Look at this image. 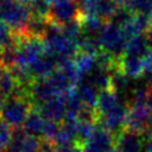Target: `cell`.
I'll use <instances>...</instances> for the list:
<instances>
[{
	"mask_svg": "<svg viewBox=\"0 0 152 152\" xmlns=\"http://www.w3.org/2000/svg\"><path fill=\"white\" fill-rule=\"evenodd\" d=\"M34 104L27 95L12 96L4 100L0 116L13 128L23 127Z\"/></svg>",
	"mask_w": 152,
	"mask_h": 152,
	"instance_id": "cell-1",
	"label": "cell"
},
{
	"mask_svg": "<svg viewBox=\"0 0 152 152\" xmlns=\"http://www.w3.org/2000/svg\"><path fill=\"white\" fill-rule=\"evenodd\" d=\"M28 5L18 0H0V20L11 26L14 34L23 33L32 17Z\"/></svg>",
	"mask_w": 152,
	"mask_h": 152,
	"instance_id": "cell-2",
	"label": "cell"
},
{
	"mask_svg": "<svg viewBox=\"0 0 152 152\" xmlns=\"http://www.w3.org/2000/svg\"><path fill=\"white\" fill-rule=\"evenodd\" d=\"M99 40L102 50L112 53L115 58L120 59L125 55L128 38L124 33L120 25L114 21H106L100 34Z\"/></svg>",
	"mask_w": 152,
	"mask_h": 152,
	"instance_id": "cell-3",
	"label": "cell"
},
{
	"mask_svg": "<svg viewBox=\"0 0 152 152\" xmlns=\"http://www.w3.org/2000/svg\"><path fill=\"white\" fill-rule=\"evenodd\" d=\"M48 19L58 25L81 19V11L77 0H55L51 4Z\"/></svg>",
	"mask_w": 152,
	"mask_h": 152,
	"instance_id": "cell-4",
	"label": "cell"
},
{
	"mask_svg": "<svg viewBox=\"0 0 152 152\" xmlns=\"http://www.w3.org/2000/svg\"><path fill=\"white\" fill-rule=\"evenodd\" d=\"M115 147V134L97 122L94 134L81 145L82 152H110Z\"/></svg>",
	"mask_w": 152,
	"mask_h": 152,
	"instance_id": "cell-5",
	"label": "cell"
},
{
	"mask_svg": "<svg viewBox=\"0 0 152 152\" xmlns=\"http://www.w3.org/2000/svg\"><path fill=\"white\" fill-rule=\"evenodd\" d=\"M128 109H129V106L122 102L113 110L103 115H100L97 118V122L116 135L120 131L125 128V122H126V118L128 114Z\"/></svg>",
	"mask_w": 152,
	"mask_h": 152,
	"instance_id": "cell-6",
	"label": "cell"
},
{
	"mask_svg": "<svg viewBox=\"0 0 152 152\" xmlns=\"http://www.w3.org/2000/svg\"><path fill=\"white\" fill-rule=\"evenodd\" d=\"M145 137L142 133L124 128L115 135V147L120 152H142Z\"/></svg>",
	"mask_w": 152,
	"mask_h": 152,
	"instance_id": "cell-7",
	"label": "cell"
},
{
	"mask_svg": "<svg viewBox=\"0 0 152 152\" xmlns=\"http://www.w3.org/2000/svg\"><path fill=\"white\" fill-rule=\"evenodd\" d=\"M150 108L147 104H134L129 106L128 114L125 122V128L135 131L139 133H145L147 129V122L150 119Z\"/></svg>",
	"mask_w": 152,
	"mask_h": 152,
	"instance_id": "cell-8",
	"label": "cell"
},
{
	"mask_svg": "<svg viewBox=\"0 0 152 152\" xmlns=\"http://www.w3.org/2000/svg\"><path fill=\"white\" fill-rule=\"evenodd\" d=\"M66 95L68 94L57 95L38 106L43 116L48 120L62 122L66 114Z\"/></svg>",
	"mask_w": 152,
	"mask_h": 152,
	"instance_id": "cell-9",
	"label": "cell"
},
{
	"mask_svg": "<svg viewBox=\"0 0 152 152\" xmlns=\"http://www.w3.org/2000/svg\"><path fill=\"white\" fill-rule=\"evenodd\" d=\"M118 68L125 75H127L129 78H133V80H138V78H140L142 76V74H145L142 58L141 57H137V56L124 55L119 59Z\"/></svg>",
	"mask_w": 152,
	"mask_h": 152,
	"instance_id": "cell-10",
	"label": "cell"
},
{
	"mask_svg": "<svg viewBox=\"0 0 152 152\" xmlns=\"http://www.w3.org/2000/svg\"><path fill=\"white\" fill-rule=\"evenodd\" d=\"M150 27L151 26H150L148 15L144 13H134L133 17L127 23L121 25V28L128 39L134 36L142 34V32H146Z\"/></svg>",
	"mask_w": 152,
	"mask_h": 152,
	"instance_id": "cell-11",
	"label": "cell"
},
{
	"mask_svg": "<svg viewBox=\"0 0 152 152\" xmlns=\"http://www.w3.org/2000/svg\"><path fill=\"white\" fill-rule=\"evenodd\" d=\"M121 103H122V101L120 99V95L115 90L107 89V90L100 91L97 104H96V108H95L96 113H97V118L100 115H103V114L113 110L114 108H116Z\"/></svg>",
	"mask_w": 152,
	"mask_h": 152,
	"instance_id": "cell-12",
	"label": "cell"
},
{
	"mask_svg": "<svg viewBox=\"0 0 152 152\" xmlns=\"http://www.w3.org/2000/svg\"><path fill=\"white\" fill-rule=\"evenodd\" d=\"M45 124H46V119L43 116V114L40 113L38 107L34 106L33 109L31 110V113L28 114L26 121L24 122L23 128L26 131V133H28L31 135L43 137Z\"/></svg>",
	"mask_w": 152,
	"mask_h": 152,
	"instance_id": "cell-13",
	"label": "cell"
},
{
	"mask_svg": "<svg viewBox=\"0 0 152 152\" xmlns=\"http://www.w3.org/2000/svg\"><path fill=\"white\" fill-rule=\"evenodd\" d=\"M76 89H77V93L80 94V96H81V99L86 106L91 107V108H96L100 90L94 84H91L88 81H81L76 84Z\"/></svg>",
	"mask_w": 152,
	"mask_h": 152,
	"instance_id": "cell-14",
	"label": "cell"
},
{
	"mask_svg": "<svg viewBox=\"0 0 152 152\" xmlns=\"http://www.w3.org/2000/svg\"><path fill=\"white\" fill-rule=\"evenodd\" d=\"M150 43L147 40L146 34H139V36H134L132 38L128 39L127 45H126V50H125V55L128 56H137V57H141L148 51L150 49Z\"/></svg>",
	"mask_w": 152,
	"mask_h": 152,
	"instance_id": "cell-15",
	"label": "cell"
},
{
	"mask_svg": "<svg viewBox=\"0 0 152 152\" xmlns=\"http://www.w3.org/2000/svg\"><path fill=\"white\" fill-rule=\"evenodd\" d=\"M129 77L125 75L119 68L112 71V89L115 90L119 95L124 93H129Z\"/></svg>",
	"mask_w": 152,
	"mask_h": 152,
	"instance_id": "cell-16",
	"label": "cell"
},
{
	"mask_svg": "<svg viewBox=\"0 0 152 152\" xmlns=\"http://www.w3.org/2000/svg\"><path fill=\"white\" fill-rule=\"evenodd\" d=\"M28 133H26V131L23 127H18V128H13V135L12 139L8 144V146L6 147V150L4 152H20L21 147L24 145V141L26 139Z\"/></svg>",
	"mask_w": 152,
	"mask_h": 152,
	"instance_id": "cell-17",
	"label": "cell"
},
{
	"mask_svg": "<svg viewBox=\"0 0 152 152\" xmlns=\"http://www.w3.org/2000/svg\"><path fill=\"white\" fill-rule=\"evenodd\" d=\"M28 7L33 15L49 18L51 4L48 0H31L28 4Z\"/></svg>",
	"mask_w": 152,
	"mask_h": 152,
	"instance_id": "cell-18",
	"label": "cell"
},
{
	"mask_svg": "<svg viewBox=\"0 0 152 152\" xmlns=\"http://www.w3.org/2000/svg\"><path fill=\"white\" fill-rule=\"evenodd\" d=\"M13 135V127L0 116V151H5Z\"/></svg>",
	"mask_w": 152,
	"mask_h": 152,
	"instance_id": "cell-19",
	"label": "cell"
},
{
	"mask_svg": "<svg viewBox=\"0 0 152 152\" xmlns=\"http://www.w3.org/2000/svg\"><path fill=\"white\" fill-rule=\"evenodd\" d=\"M14 42H15V37L13 30L5 21L0 20V49L11 45Z\"/></svg>",
	"mask_w": 152,
	"mask_h": 152,
	"instance_id": "cell-20",
	"label": "cell"
},
{
	"mask_svg": "<svg viewBox=\"0 0 152 152\" xmlns=\"http://www.w3.org/2000/svg\"><path fill=\"white\" fill-rule=\"evenodd\" d=\"M126 7H128L134 13H144L148 14L152 10L151 0H131Z\"/></svg>",
	"mask_w": 152,
	"mask_h": 152,
	"instance_id": "cell-21",
	"label": "cell"
},
{
	"mask_svg": "<svg viewBox=\"0 0 152 152\" xmlns=\"http://www.w3.org/2000/svg\"><path fill=\"white\" fill-rule=\"evenodd\" d=\"M40 144H42V139H39L36 135L27 134L20 152H39Z\"/></svg>",
	"mask_w": 152,
	"mask_h": 152,
	"instance_id": "cell-22",
	"label": "cell"
},
{
	"mask_svg": "<svg viewBox=\"0 0 152 152\" xmlns=\"http://www.w3.org/2000/svg\"><path fill=\"white\" fill-rule=\"evenodd\" d=\"M56 152H82L81 145L72 144V145H65V146H56Z\"/></svg>",
	"mask_w": 152,
	"mask_h": 152,
	"instance_id": "cell-23",
	"label": "cell"
},
{
	"mask_svg": "<svg viewBox=\"0 0 152 152\" xmlns=\"http://www.w3.org/2000/svg\"><path fill=\"white\" fill-rule=\"evenodd\" d=\"M39 152H56V145L52 141L42 138V144H40V151Z\"/></svg>",
	"mask_w": 152,
	"mask_h": 152,
	"instance_id": "cell-24",
	"label": "cell"
},
{
	"mask_svg": "<svg viewBox=\"0 0 152 152\" xmlns=\"http://www.w3.org/2000/svg\"><path fill=\"white\" fill-rule=\"evenodd\" d=\"M144 137H145V139H146V138H152V115H151L150 119H148L147 129H146V132L144 133Z\"/></svg>",
	"mask_w": 152,
	"mask_h": 152,
	"instance_id": "cell-25",
	"label": "cell"
},
{
	"mask_svg": "<svg viewBox=\"0 0 152 152\" xmlns=\"http://www.w3.org/2000/svg\"><path fill=\"white\" fill-rule=\"evenodd\" d=\"M142 152H152V138H146L145 139V145H144V151Z\"/></svg>",
	"mask_w": 152,
	"mask_h": 152,
	"instance_id": "cell-26",
	"label": "cell"
},
{
	"mask_svg": "<svg viewBox=\"0 0 152 152\" xmlns=\"http://www.w3.org/2000/svg\"><path fill=\"white\" fill-rule=\"evenodd\" d=\"M147 107L150 108L151 113H152V89H150V93H148V97H147Z\"/></svg>",
	"mask_w": 152,
	"mask_h": 152,
	"instance_id": "cell-27",
	"label": "cell"
},
{
	"mask_svg": "<svg viewBox=\"0 0 152 152\" xmlns=\"http://www.w3.org/2000/svg\"><path fill=\"white\" fill-rule=\"evenodd\" d=\"M145 76H146V82L148 83L150 87H152V72H150V74H147Z\"/></svg>",
	"mask_w": 152,
	"mask_h": 152,
	"instance_id": "cell-28",
	"label": "cell"
},
{
	"mask_svg": "<svg viewBox=\"0 0 152 152\" xmlns=\"http://www.w3.org/2000/svg\"><path fill=\"white\" fill-rule=\"evenodd\" d=\"M115 1H116V2H118L120 6H126V5H127V4H128L131 0H115Z\"/></svg>",
	"mask_w": 152,
	"mask_h": 152,
	"instance_id": "cell-29",
	"label": "cell"
},
{
	"mask_svg": "<svg viewBox=\"0 0 152 152\" xmlns=\"http://www.w3.org/2000/svg\"><path fill=\"white\" fill-rule=\"evenodd\" d=\"M147 15H148V20H150V26L152 27V10H151V12Z\"/></svg>",
	"mask_w": 152,
	"mask_h": 152,
	"instance_id": "cell-30",
	"label": "cell"
},
{
	"mask_svg": "<svg viewBox=\"0 0 152 152\" xmlns=\"http://www.w3.org/2000/svg\"><path fill=\"white\" fill-rule=\"evenodd\" d=\"M2 103H4V97L0 95V110H1V107H2Z\"/></svg>",
	"mask_w": 152,
	"mask_h": 152,
	"instance_id": "cell-31",
	"label": "cell"
},
{
	"mask_svg": "<svg viewBox=\"0 0 152 152\" xmlns=\"http://www.w3.org/2000/svg\"><path fill=\"white\" fill-rule=\"evenodd\" d=\"M110 152H120V151H119V150H118V148H114V150H112V151H110Z\"/></svg>",
	"mask_w": 152,
	"mask_h": 152,
	"instance_id": "cell-32",
	"label": "cell"
},
{
	"mask_svg": "<svg viewBox=\"0 0 152 152\" xmlns=\"http://www.w3.org/2000/svg\"><path fill=\"white\" fill-rule=\"evenodd\" d=\"M0 152H2V151H0Z\"/></svg>",
	"mask_w": 152,
	"mask_h": 152,
	"instance_id": "cell-33",
	"label": "cell"
}]
</instances>
